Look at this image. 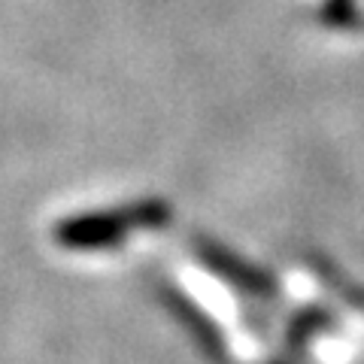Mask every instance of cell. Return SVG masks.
<instances>
[{"label": "cell", "instance_id": "6da1fadb", "mask_svg": "<svg viewBox=\"0 0 364 364\" xmlns=\"http://www.w3.org/2000/svg\"><path fill=\"white\" fill-rule=\"evenodd\" d=\"M173 279L182 289V294L188 298L191 306H198L203 318L219 328V334L234 343L243 352V358L255 349V331H252V294L243 291L240 294V282H237L228 267L207 261L200 255H188L179 258L173 264Z\"/></svg>", "mask_w": 364, "mask_h": 364}]
</instances>
